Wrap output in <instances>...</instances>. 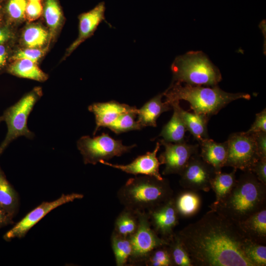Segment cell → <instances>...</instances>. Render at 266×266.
I'll use <instances>...</instances> for the list:
<instances>
[{
  "label": "cell",
  "mask_w": 266,
  "mask_h": 266,
  "mask_svg": "<svg viewBox=\"0 0 266 266\" xmlns=\"http://www.w3.org/2000/svg\"><path fill=\"white\" fill-rule=\"evenodd\" d=\"M227 141L228 156L226 166L243 171H251L260 159L254 133L246 132L233 133Z\"/></svg>",
  "instance_id": "ba28073f"
},
{
  "label": "cell",
  "mask_w": 266,
  "mask_h": 266,
  "mask_svg": "<svg viewBox=\"0 0 266 266\" xmlns=\"http://www.w3.org/2000/svg\"><path fill=\"white\" fill-rule=\"evenodd\" d=\"M136 144L124 145L121 140L115 139L108 133L91 137L85 135L77 141V146L85 164L95 165L130 152Z\"/></svg>",
  "instance_id": "52a82bcc"
},
{
  "label": "cell",
  "mask_w": 266,
  "mask_h": 266,
  "mask_svg": "<svg viewBox=\"0 0 266 266\" xmlns=\"http://www.w3.org/2000/svg\"><path fill=\"white\" fill-rule=\"evenodd\" d=\"M167 247L173 266H193L187 250L175 233L169 240Z\"/></svg>",
  "instance_id": "f1b7e54d"
},
{
  "label": "cell",
  "mask_w": 266,
  "mask_h": 266,
  "mask_svg": "<svg viewBox=\"0 0 266 266\" xmlns=\"http://www.w3.org/2000/svg\"><path fill=\"white\" fill-rule=\"evenodd\" d=\"M13 37V33L7 26L0 28V45L4 44Z\"/></svg>",
  "instance_id": "ab89813d"
},
{
  "label": "cell",
  "mask_w": 266,
  "mask_h": 266,
  "mask_svg": "<svg viewBox=\"0 0 266 266\" xmlns=\"http://www.w3.org/2000/svg\"><path fill=\"white\" fill-rule=\"evenodd\" d=\"M137 226L136 211L124 207L115 220L113 232L124 237H130L135 232Z\"/></svg>",
  "instance_id": "484cf974"
},
{
  "label": "cell",
  "mask_w": 266,
  "mask_h": 266,
  "mask_svg": "<svg viewBox=\"0 0 266 266\" xmlns=\"http://www.w3.org/2000/svg\"><path fill=\"white\" fill-rule=\"evenodd\" d=\"M1 22H2V18H1L0 12V25L1 24Z\"/></svg>",
  "instance_id": "ee69618b"
},
{
  "label": "cell",
  "mask_w": 266,
  "mask_h": 266,
  "mask_svg": "<svg viewBox=\"0 0 266 266\" xmlns=\"http://www.w3.org/2000/svg\"><path fill=\"white\" fill-rule=\"evenodd\" d=\"M44 53L45 51L43 50L29 48L17 51L12 56L11 59L13 61L27 59L37 63V62L43 56Z\"/></svg>",
  "instance_id": "e575fe53"
},
{
  "label": "cell",
  "mask_w": 266,
  "mask_h": 266,
  "mask_svg": "<svg viewBox=\"0 0 266 266\" xmlns=\"http://www.w3.org/2000/svg\"><path fill=\"white\" fill-rule=\"evenodd\" d=\"M27 3L26 0H9L7 5V11L13 20H21L25 14Z\"/></svg>",
  "instance_id": "836d02e7"
},
{
  "label": "cell",
  "mask_w": 266,
  "mask_h": 266,
  "mask_svg": "<svg viewBox=\"0 0 266 266\" xmlns=\"http://www.w3.org/2000/svg\"><path fill=\"white\" fill-rule=\"evenodd\" d=\"M253 133L260 159H266V132Z\"/></svg>",
  "instance_id": "f35d334b"
},
{
  "label": "cell",
  "mask_w": 266,
  "mask_h": 266,
  "mask_svg": "<svg viewBox=\"0 0 266 266\" xmlns=\"http://www.w3.org/2000/svg\"><path fill=\"white\" fill-rule=\"evenodd\" d=\"M110 242L116 266H127L133 252L130 237H124L112 232Z\"/></svg>",
  "instance_id": "d4e9b609"
},
{
  "label": "cell",
  "mask_w": 266,
  "mask_h": 266,
  "mask_svg": "<svg viewBox=\"0 0 266 266\" xmlns=\"http://www.w3.org/2000/svg\"><path fill=\"white\" fill-rule=\"evenodd\" d=\"M259 132H266V109L264 108L262 111L256 114L254 123L247 133H256Z\"/></svg>",
  "instance_id": "8d00e7d4"
},
{
  "label": "cell",
  "mask_w": 266,
  "mask_h": 266,
  "mask_svg": "<svg viewBox=\"0 0 266 266\" xmlns=\"http://www.w3.org/2000/svg\"><path fill=\"white\" fill-rule=\"evenodd\" d=\"M266 184L252 172L246 171L236 179L230 192L218 202H213L209 208L238 224L266 207Z\"/></svg>",
  "instance_id": "7a4b0ae2"
},
{
  "label": "cell",
  "mask_w": 266,
  "mask_h": 266,
  "mask_svg": "<svg viewBox=\"0 0 266 266\" xmlns=\"http://www.w3.org/2000/svg\"><path fill=\"white\" fill-rule=\"evenodd\" d=\"M137 109L136 108L122 114L107 128L116 134L131 131L141 130L142 127L135 120L137 115Z\"/></svg>",
  "instance_id": "83f0119b"
},
{
  "label": "cell",
  "mask_w": 266,
  "mask_h": 266,
  "mask_svg": "<svg viewBox=\"0 0 266 266\" xmlns=\"http://www.w3.org/2000/svg\"><path fill=\"white\" fill-rule=\"evenodd\" d=\"M165 101L170 103L184 100L188 102L194 112L210 118L229 103L238 99L250 100L249 94L225 92L217 85L205 87L173 82L164 93Z\"/></svg>",
  "instance_id": "3957f363"
},
{
  "label": "cell",
  "mask_w": 266,
  "mask_h": 266,
  "mask_svg": "<svg viewBox=\"0 0 266 266\" xmlns=\"http://www.w3.org/2000/svg\"><path fill=\"white\" fill-rule=\"evenodd\" d=\"M44 16L51 33H54L60 26L62 20L61 10L56 0H46Z\"/></svg>",
  "instance_id": "d6a6232c"
},
{
  "label": "cell",
  "mask_w": 266,
  "mask_h": 266,
  "mask_svg": "<svg viewBox=\"0 0 266 266\" xmlns=\"http://www.w3.org/2000/svg\"><path fill=\"white\" fill-rule=\"evenodd\" d=\"M159 142L165 147L158 158L161 165H165L162 172L164 175H180L191 157L198 153L200 147L199 144H190L186 141L171 143L161 139Z\"/></svg>",
  "instance_id": "7c38bea8"
},
{
  "label": "cell",
  "mask_w": 266,
  "mask_h": 266,
  "mask_svg": "<svg viewBox=\"0 0 266 266\" xmlns=\"http://www.w3.org/2000/svg\"><path fill=\"white\" fill-rule=\"evenodd\" d=\"M17 193L7 180L0 166V206L12 218L18 206Z\"/></svg>",
  "instance_id": "cb8c5ba5"
},
{
  "label": "cell",
  "mask_w": 266,
  "mask_h": 266,
  "mask_svg": "<svg viewBox=\"0 0 266 266\" xmlns=\"http://www.w3.org/2000/svg\"><path fill=\"white\" fill-rule=\"evenodd\" d=\"M170 105L176 108L187 131L199 142L209 138L207 131V123L209 118L202 114L191 113L184 110L179 104V101H174Z\"/></svg>",
  "instance_id": "ffe728a7"
},
{
  "label": "cell",
  "mask_w": 266,
  "mask_h": 266,
  "mask_svg": "<svg viewBox=\"0 0 266 266\" xmlns=\"http://www.w3.org/2000/svg\"><path fill=\"white\" fill-rule=\"evenodd\" d=\"M29 1H40L41 0H29Z\"/></svg>",
  "instance_id": "f6af8a7d"
},
{
  "label": "cell",
  "mask_w": 266,
  "mask_h": 266,
  "mask_svg": "<svg viewBox=\"0 0 266 266\" xmlns=\"http://www.w3.org/2000/svg\"><path fill=\"white\" fill-rule=\"evenodd\" d=\"M147 212L151 226L161 237L168 242L179 224V216L174 205L173 197Z\"/></svg>",
  "instance_id": "4fadbf2b"
},
{
  "label": "cell",
  "mask_w": 266,
  "mask_h": 266,
  "mask_svg": "<svg viewBox=\"0 0 266 266\" xmlns=\"http://www.w3.org/2000/svg\"><path fill=\"white\" fill-rule=\"evenodd\" d=\"M164 93L155 96L137 109V122L143 128L145 127L157 126V120L163 113L172 109L166 102H163Z\"/></svg>",
  "instance_id": "d6986e66"
},
{
  "label": "cell",
  "mask_w": 266,
  "mask_h": 266,
  "mask_svg": "<svg viewBox=\"0 0 266 266\" xmlns=\"http://www.w3.org/2000/svg\"><path fill=\"white\" fill-rule=\"evenodd\" d=\"M135 106L121 103L115 100L104 102H95L88 107L89 111L95 116L96 127L93 132L95 135L101 127H107L121 115L136 109Z\"/></svg>",
  "instance_id": "9a60e30c"
},
{
  "label": "cell",
  "mask_w": 266,
  "mask_h": 266,
  "mask_svg": "<svg viewBox=\"0 0 266 266\" xmlns=\"http://www.w3.org/2000/svg\"><path fill=\"white\" fill-rule=\"evenodd\" d=\"M42 10V6L40 1H29L27 4L25 15L28 21H33L41 16Z\"/></svg>",
  "instance_id": "d590c367"
},
{
  "label": "cell",
  "mask_w": 266,
  "mask_h": 266,
  "mask_svg": "<svg viewBox=\"0 0 266 266\" xmlns=\"http://www.w3.org/2000/svg\"><path fill=\"white\" fill-rule=\"evenodd\" d=\"M171 69L172 83L213 87L222 80L219 69L201 51H190L176 57Z\"/></svg>",
  "instance_id": "5b68a950"
},
{
  "label": "cell",
  "mask_w": 266,
  "mask_h": 266,
  "mask_svg": "<svg viewBox=\"0 0 266 266\" xmlns=\"http://www.w3.org/2000/svg\"><path fill=\"white\" fill-rule=\"evenodd\" d=\"M84 196L78 193L63 194L59 198L52 201H45L28 213L3 235L5 241L16 238H22L28 232L55 208L76 200L82 199Z\"/></svg>",
  "instance_id": "30bf717a"
},
{
  "label": "cell",
  "mask_w": 266,
  "mask_h": 266,
  "mask_svg": "<svg viewBox=\"0 0 266 266\" xmlns=\"http://www.w3.org/2000/svg\"><path fill=\"white\" fill-rule=\"evenodd\" d=\"M3 121V118L2 116H0V124L1 122Z\"/></svg>",
  "instance_id": "7bdbcfd3"
},
{
  "label": "cell",
  "mask_w": 266,
  "mask_h": 266,
  "mask_svg": "<svg viewBox=\"0 0 266 266\" xmlns=\"http://www.w3.org/2000/svg\"><path fill=\"white\" fill-rule=\"evenodd\" d=\"M237 224L246 239L259 243L266 244V207L256 212Z\"/></svg>",
  "instance_id": "ac0fdd59"
},
{
  "label": "cell",
  "mask_w": 266,
  "mask_h": 266,
  "mask_svg": "<svg viewBox=\"0 0 266 266\" xmlns=\"http://www.w3.org/2000/svg\"><path fill=\"white\" fill-rule=\"evenodd\" d=\"M12 221V218L0 206V228L10 224Z\"/></svg>",
  "instance_id": "b9f144b4"
},
{
  "label": "cell",
  "mask_w": 266,
  "mask_h": 266,
  "mask_svg": "<svg viewBox=\"0 0 266 266\" xmlns=\"http://www.w3.org/2000/svg\"><path fill=\"white\" fill-rule=\"evenodd\" d=\"M138 226L131 236L133 252L129 259L130 265L143 264L146 256L155 248L168 242L161 237L152 228L147 211H136Z\"/></svg>",
  "instance_id": "9c48e42d"
},
{
  "label": "cell",
  "mask_w": 266,
  "mask_h": 266,
  "mask_svg": "<svg viewBox=\"0 0 266 266\" xmlns=\"http://www.w3.org/2000/svg\"><path fill=\"white\" fill-rule=\"evenodd\" d=\"M48 33L40 26L28 27L24 31L23 39L25 45L30 48L42 46L47 41Z\"/></svg>",
  "instance_id": "4dcf8cb0"
},
{
  "label": "cell",
  "mask_w": 266,
  "mask_h": 266,
  "mask_svg": "<svg viewBox=\"0 0 266 266\" xmlns=\"http://www.w3.org/2000/svg\"><path fill=\"white\" fill-rule=\"evenodd\" d=\"M175 233L193 266H254L242 250L246 238L238 224L214 210Z\"/></svg>",
  "instance_id": "6da1fadb"
},
{
  "label": "cell",
  "mask_w": 266,
  "mask_h": 266,
  "mask_svg": "<svg viewBox=\"0 0 266 266\" xmlns=\"http://www.w3.org/2000/svg\"><path fill=\"white\" fill-rule=\"evenodd\" d=\"M199 143L201 158L211 166L216 173L221 172L222 167L226 166L227 159V141L219 143L208 138Z\"/></svg>",
  "instance_id": "e0dca14e"
},
{
  "label": "cell",
  "mask_w": 266,
  "mask_h": 266,
  "mask_svg": "<svg viewBox=\"0 0 266 266\" xmlns=\"http://www.w3.org/2000/svg\"><path fill=\"white\" fill-rule=\"evenodd\" d=\"M105 3L100 2L91 10L81 14L79 16V34L77 39L67 49L69 54L82 42L90 37L99 24L105 20Z\"/></svg>",
  "instance_id": "2e32d148"
},
{
  "label": "cell",
  "mask_w": 266,
  "mask_h": 266,
  "mask_svg": "<svg viewBox=\"0 0 266 266\" xmlns=\"http://www.w3.org/2000/svg\"><path fill=\"white\" fill-rule=\"evenodd\" d=\"M242 250L246 257L254 266H266V246L248 239H245Z\"/></svg>",
  "instance_id": "f546056e"
},
{
  "label": "cell",
  "mask_w": 266,
  "mask_h": 266,
  "mask_svg": "<svg viewBox=\"0 0 266 266\" xmlns=\"http://www.w3.org/2000/svg\"><path fill=\"white\" fill-rule=\"evenodd\" d=\"M236 169L230 173H216L211 182V189L215 194L214 203L218 202L225 198L231 191L236 179L235 173Z\"/></svg>",
  "instance_id": "4316f807"
},
{
  "label": "cell",
  "mask_w": 266,
  "mask_h": 266,
  "mask_svg": "<svg viewBox=\"0 0 266 266\" xmlns=\"http://www.w3.org/2000/svg\"><path fill=\"white\" fill-rule=\"evenodd\" d=\"M173 113L169 121L164 125L159 134L164 141L180 143L185 140L186 127L176 108L172 106Z\"/></svg>",
  "instance_id": "603a6c76"
},
{
  "label": "cell",
  "mask_w": 266,
  "mask_h": 266,
  "mask_svg": "<svg viewBox=\"0 0 266 266\" xmlns=\"http://www.w3.org/2000/svg\"><path fill=\"white\" fill-rule=\"evenodd\" d=\"M41 95V89L36 88L4 110L2 116L3 121L6 124L7 132L0 144V155L8 145L16 138L22 136L29 139L34 137V133L28 127V118Z\"/></svg>",
  "instance_id": "8992f818"
},
{
  "label": "cell",
  "mask_w": 266,
  "mask_h": 266,
  "mask_svg": "<svg viewBox=\"0 0 266 266\" xmlns=\"http://www.w3.org/2000/svg\"><path fill=\"white\" fill-rule=\"evenodd\" d=\"M143 264L147 266H173L167 245L153 249L145 258Z\"/></svg>",
  "instance_id": "1f68e13d"
},
{
  "label": "cell",
  "mask_w": 266,
  "mask_h": 266,
  "mask_svg": "<svg viewBox=\"0 0 266 266\" xmlns=\"http://www.w3.org/2000/svg\"><path fill=\"white\" fill-rule=\"evenodd\" d=\"M8 58V53L6 47L4 44L0 45V71L2 70L5 67L7 59Z\"/></svg>",
  "instance_id": "60d3db41"
},
{
  "label": "cell",
  "mask_w": 266,
  "mask_h": 266,
  "mask_svg": "<svg viewBox=\"0 0 266 266\" xmlns=\"http://www.w3.org/2000/svg\"><path fill=\"white\" fill-rule=\"evenodd\" d=\"M174 205L179 217L190 218L199 211L201 198L197 191L186 189L173 196Z\"/></svg>",
  "instance_id": "44dd1931"
},
{
  "label": "cell",
  "mask_w": 266,
  "mask_h": 266,
  "mask_svg": "<svg viewBox=\"0 0 266 266\" xmlns=\"http://www.w3.org/2000/svg\"><path fill=\"white\" fill-rule=\"evenodd\" d=\"M257 178L266 184V159H260L251 169Z\"/></svg>",
  "instance_id": "74e56055"
},
{
  "label": "cell",
  "mask_w": 266,
  "mask_h": 266,
  "mask_svg": "<svg viewBox=\"0 0 266 266\" xmlns=\"http://www.w3.org/2000/svg\"><path fill=\"white\" fill-rule=\"evenodd\" d=\"M216 173L214 168L197 153L191 157L180 174L179 184L185 189L207 192L211 189Z\"/></svg>",
  "instance_id": "8fae6325"
},
{
  "label": "cell",
  "mask_w": 266,
  "mask_h": 266,
  "mask_svg": "<svg viewBox=\"0 0 266 266\" xmlns=\"http://www.w3.org/2000/svg\"><path fill=\"white\" fill-rule=\"evenodd\" d=\"M160 145V142H157L155 148L153 151L148 152L145 154L138 156L131 163L127 165L114 164L107 161H101L100 163L135 176L141 174L153 176L158 179L162 180L164 178L162 177L159 171L161 164L157 157Z\"/></svg>",
  "instance_id": "5bb4252c"
},
{
  "label": "cell",
  "mask_w": 266,
  "mask_h": 266,
  "mask_svg": "<svg viewBox=\"0 0 266 266\" xmlns=\"http://www.w3.org/2000/svg\"><path fill=\"white\" fill-rule=\"evenodd\" d=\"M117 197L125 208L148 211L173 197L169 181L142 175L131 178L118 190Z\"/></svg>",
  "instance_id": "277c9868"
},
{
  "label": "cell",
  "mask_w": 266,
  "mask_h": 266,
  "mask_svg": "<svg viewBox=\"0 0 266 266\" xmlns=\"http://www.w3.org/2000/svg\"><path fill=\"white\" fill-rule=\"evenodd\" d=\"M8 72L15 76L39 82L48 79V75L34 63L27 59L14 61L8 68Z\"/></svg>",
  "instance_id": "7402d4cb"
}]
</instances>
